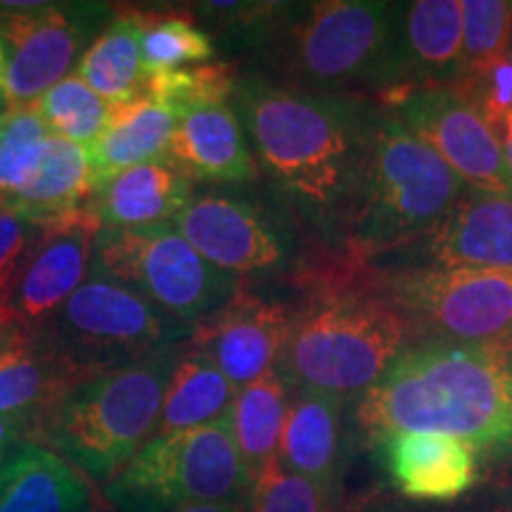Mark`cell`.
Instances as JSON below:
<instances>
[{
	"instance_id": "obj_1",
	"label": "cell",
	"mask_w": 512,
	"mask_h": 512,
	"mask_svg": "<svg viewBox=\"0 0 512 512\" xmlns=\"http://www.w3.org/2000/svg\"><path fill=\"white\" fill-rule=\"evenodd\" d=\"M358 420L375 439L432 432L512 451V339L411 344L363 394Z\"/></svg>"
},
{
	"instance_id": "obj_2",
	"label": "cell",
	"mask_w": 512,
	"mask_h": 512,
	"mask_svg": "<svg viewBox=\"0 0 512 512\" xmlns=\"http://www.w3.org/2000/svg\"><path fill=\"white\" fill-rule=\"evenodd\" d=\"M233 110L268 174L316 214L354 207L373 117L342 93L290 88L264 76L235 79Z\"/></svg>"
},
{
	"instance_id": "obj_3",
	"label": "cell",
	"mask_w": 512,
	"mask_h": 512,
	"mask_svg": "<svg viewBox=\"0 0 512 512\" xmlns=\"http://www.w3.org/2000/svg\"><path fill=\"white\" fill-rule=\"evenodd\" d=\"M399 5L377 0L275 5L245 27L280 83L313 93L349 86L392 88Z\"/></svg>"
},
{
	"instance_id": "obj_4",
	"label": "cell",
	"mask_w": 512,
	"mask_h": 512,
	"mask_svg": "<svg viewBox=\"0 0 512 512\" xmlns=\"http://www.w3.org/2000/svg\"><path fill=\"white\" fill-rule=\"evenodd\" d=\"M183 347L76 382L36 422L34 441L105 484L155 437L166 384Z\"/></svg>"
},
{
	"instance_id": "obj_5",
	"label": "cell",
	"mask_w": 512,
	"mask_h": 512,
	"mask_svg": "<svg viewBox=\"0 0 512 512\" xmlns=\"http://www.w3.org/2000/svg\"><path fill=\"white\" fill-rule=\"evenodd\" d=\"M465 192L456 171L399 117H373L361 183L349 211L351 249L373 256L432 235Z\"/></svg>"
},
{
	"instance_id": "obj_6",
	"label": "cell",
	"mask_w": 512,
	"mask_h": 512,
	"mask_svg": "<svg viewBox=\"0 0 512 512\" xmlns=\"http://www.w3.org/2000/svg\"><path fill=\"white\" fill-rule=\"evenodd\" d=\"M411 337L408 320L382 294H325L294 316L275 370L292 392L366 394Z\"/></svg>"
},
{
	"instance_id": "obj_7",
	"label": "cell",
	"mask_w": 512,
	"mask_h": 512,
	"mask_svg": "<svg viewBox=\"0 0 512 512\" xmlns=\"http://www.w3.org/2000/svg\"><path fill=\"white\" fill-rule=\"evenodd\" d=\"M254 477L230 418L152 437L100 486L114 512H176L200 503H249Z\"/></svg>"
},
{
	"instance_id": "obj_8",
	"label": "cell",
	"mask_w": 512,
	"mask_h": 512,
	"mask_svg": "<svg viewBox=\"0 0 512 512\" xmlns=\"http://www.w3.org/2000/svg\"><path fill=\"white\" fill-rule=\"evenodd\" d=\"M91 273L131 287L190 328L221 311L242 285L171 226L100 228Z\"/></svg>"
},
{
	"instance_id": "obj_9",
	"label": "cell",
	"mask_w": 512,
	"mask_h": 512,
	"mask_svg": "<svg viewBox=\"0 0 512 512\" xmlns=\"http://www.w3.org/2000/svg\"><path fill=\"white\" fill-rule=\"evenodd\" d=\"M43 330L88 373L183 347L192 332L143 294L93 273Z\"/></svg>"
},
{
	"instance_id": "obj_10",
	"label": "cell",
	"mask_w": 512,
	"mask_h": 512,
	"mask_svg": "<svg viewBox=\"0 0 512 512\" xmlns=\"http://www.w3.org/2000/svg\"><path fill=\"white\" fill-rule=\"evenodd\" d=\"M380 294L408 320L413 335L465 344L512 339V271L408 268L387 275Z\"/></svg>"
},
{
	"instance_id": "obj_11",
	"label": "cell",
	"mask_w": 512,
	"mask_h": 512,
	"mask_svg": "<svg viewBox=\"0 0 512 512\" xmlns=\"http://www.w3.org/2000/svg\"><path fill=\"white\" fill-rule=\"evenodd\" d=\"M114 17L102 3H0L5 50L3 105L10 112L31 105L67 79L81 50Z\"/></svg>"
},
{
	"instance_id": "obj_12",
	"label": "cell",
	"mask_w": 512,
	"mask_h": 512,
	"mask_svg": "<svg viewBox=\"0 0 512 512\" xmlns=\"http://www.w3.org/2000/svg\"><path fill=\"white\" fill-rule=\"evenodd\" d=\"M396 117L425 140L467 188L501 190L512 185V171L494 128L456 83L401 93Z\"/></svg>"
},
{
	"instance_id": "obj_13",
	"label": "cell",
	"mask_w": 512,
	"mask_h": 512,
	"mask_svg": "<svg viewBox=\"0 0 512 512\" xmlns=\"http://www.w3.org/2000/svg\"><path fill=\"white\" fill-rule=\"evenodd\" d=\"M292 320L287 306L240 290L192 328L185 347L207 356L235 389H242L278 368Z\"/></svg>"
},
{
	"instance_id": "obj_14",
	"label": "cell",
	"mask_w": 512,
	"mask_h": 512,
	"mask_svg": "<svg viewBox=\"0 0 512 512\" xmlns=\"http://www.w3.org/2000/svg\"><path fill=\"white\" fill-rule=\"evenodd\" d=\"M174 228L209 264L233 275L271 271L285 261V245L259 207L221 192L190 197Z\"/></svg>"
},
{
	"instance_id": "obj_15",
	"label": "cell",
	"mask_w": 512,
	"mask_h": 512,
	"mask_svg": "<svg viewBox=\"0 0 512 512\" xmlns=\"http://www.w3.org/2000/svg\"><path fill=\"white\" fill-rule=\"evenodd\" d=\"M100 228L88 204L43 228L8 304L24 325L31 330L46 328L64 302L86 283Z\"/></svg>"
},
{
	"instance_id": "obj_16",
	"label": "cell",
	"mask_w": 512,
	"mask_h": 512,
	"mask_svg": "<svg viewBox=\"0 0 512 512\" xmlns=\"http://www.w3.org/2000/svg\"><path fill=\"white\" fill-rule=\"evenodd\" d=\"M463 72L460 0L401 3L396 17L392 88L458 83Z\"/></svg>"
},
{
	"instance_id": "obj_17",
	"label": "cell",
	"mask_w": 512,
	"mask_h": 512,
	"mask_svg": "<svg viewBox=\"0 0 512 512\" xmlns=\"http://www.w3.org/2000/svg\"><path fill=\"white\" fill-rule=\"evenodd\" d=\"M93 373L83 370L46 330H29L0 354V415L36 422L76 382Z\"/></svg>"
},
{
	"instance_id": "obj_18",
	"label": "cell",
	"mask_w": 512,
	"mask_h": 512,
	"mask_svg": "<svg viewBox=\"0 0 512 512\" xmlns=\"http://www.w3.org/2000/svg\"><path fill=\"white\" fill-rule=\"evenodd\" d=\"M437 264L512 271V185L467 192L432 233Z\"/></svg>"
},
{
	"instance_id": "obj_19",
	"label": "cell",
	"mask_w": 512,
	"mask_h": 512,
	"mask_svg": "<svg viewBox=\"0 0 512 512\" xmlns=\"http://www.w3.org/2000/svg\"><path fill=\"white\" fill-rule=\"evenodd\" d=\"M169 157L192 181L245 183L256 176L245 128L228 100L197 102L183 110Z\"/></svg>"
},
{
	"instance_id": "obj_20",
	"label": "cell",
	"mask_w": 512,
	"mask_h": 512,
	"mask_svg": "<svg viewBox=\"0 0 512 512\" xmlns=\"http://www.w3.org/2000/svg\"><path fill=\"white\" fill-rule=\"evenodd\" d=\"M396 486L420 501H453L477 477L475 448L448 434L394 432L377 439Z\"/></svg>"
},
{
	"instance_id": "obj_21",
	"label": "cell",
	"mask_w": 512,
	"mask_h": 512,
	"mask_svg": "<svg viewBox=\"0 0 512 512\" xmlns=\"http://www.w3.org/2000/svg\"><path fill=\"white\" fill-rule=\"evenodd\" d=\"M178 114L150 93L110 105V119L100 138L88 147L91 162V197L114 176L131 166L169 157Z\"/></svg>"
},
{
	"instance_id": "obj_22",
	"label": "cell",
	"mask_w": 512,
	"mask_h": 512,
	"mask_svg": "<svg viewBox=\"0 0 512 512\" xmlns=\"http://www.w3.org/2000/svg\"><path fill=\"white\" fill-rule=\"evenodd\" d=\"M192 197V178L171 157L114 176L88 200L102 228H147L174 223Z\"/></svg>"
},
{
	"instance_id": "obj_23",
	"label": "cell",
	"mask_w": 512,
	"mask_h": 512,
	"mask_svg": "<svg viewBox=\"0 0 512 512\" xmlns=\"http://www.w3.org/2000/svg\"><path fill=\"white\" fill-rule=\"evenodd\" d=\"M93 489L67 460L34 439L0 458V512H91Z\"/></svg>"
},
{
	"instance_id": "obj_24",
	"label": "cell",
	"mask_w": 512,
	"mask_h": 512,
	"mask_svg": "<svg viewBox=\"0 0 512 512\" xmlns=\"http://www.w3.org/2000/svg\"><path fill=\"white\" fill-rule=\"evenodd\" d=\"M344 399L320 392H292L278 458L292 472L332 491L342 456Z\"/></svg>"
},
{
	"instance_id": "obj_25",
	"label": "cell",
	"mask_w": 512,
	"mask_h": 512,
	"mask_svg": "<svg viewBox=\"0 0 512 512\" xmlns=\"http://www.w3.org/2000/svg\"><path fill=\"white\" fill-rule=\"evenodd\" d=\"M91 200V162L88 150L72 140L50 136L43 162L27 188L0 202L41 228L83 209Z\"/></svg>"
},
{
	"instance_id": "obj_26",
	"label": "cell",
	"mask_w": 512,
	"mask_h": 512,
	"mask_svg": "<svg viewBox=\"0 0 512 512\" xmlns=\"http://www.w3.org/2000/svg\"><path fill=\"white\" fill-rule=\"evenodd\" d=\"M140 41H143V24L138 10H114V17L81 55L79 79L110 105L143 95L147 72Z\"/></svg>"
},
{
	"instance_id": "obj_27",
	"label": "cell",
	"mask_w": 512,
	"mask_h": 512,
	"mask_svg": "<svg viewBox=\"0 0 512 512\" xmlns=\"http://www.w3.org/2000/svg\"><path fill=\"white\" fill-rule=\"evenodd\" d=\"M235 394L238 389L207 356L183 347L166 384L155 437L195 430V427L226 418Z\"/></svg>"
},
{
	"instance_id": "obj_28",
	"label": "cell",
	"mask_w": 512,
	"mask_h": 512,
	"mask_svg": "<svg viewBox=\"0 0 512 512\" xmlns=\"http://www.w3.org/2000/svg\"><path fill=\"white\" fill-rule=\"evenodd\" d=\"M290 396L292 389L278 370H271L235 394L228 413L230 430L252 477L278 456L287 411H290Z\"/></svg>"
},
{
	"instance_id": "obj_29",
	"label": "cell",
	"mask_w": 512,
	"mask_h": 512,
	"mask_svg": "<svg viewBox=\"0 0 512 512\" xmlns=\"http://www.w3.org/2000/svg\"><path fill=\"white\" fill-rule=\"evenodd\" d=\"M31 110L46 121L50 133L83 145L86 150L100 138L110 119V102L88 88L79 74H69L48 93H43L31 105Z\"/></svg>"
},
{
	"instance_id": "obj_30",
	"label": "cell",
	"mask_w": 512,
	"mask_h": 512,
	"mask_svg": "<svg viewBox=\"0 0 512 512\" xmlns=\"http://www.w3.org/2000/svg\"><path fill=\"white\" fill-rule=\"evenodd\" d=\"M136 10L143 24L140 53H143L147 76L174 72V69H183L185 64L204 62L214 55V43L207 31L192 24L185 15Z\"/></svg>"
},
{
	"instance_id": "obj_31",
	"label": "cell",
	"mask_w": 512,
	"mask_h": 512,
	"mask_svg": "<svg viewBox=\"0 0 512 512\" xmlns=\"http://www.w3.org/2000/svg\"><path fill=\"white\" fill-rule=\"evenodd\" d=\"M463 17V72L458 86L475 83L510 53V3L460 0Z\"/></svg>"
},
{
	"instance_id": "obj_32",
	"label": "cell",
	"mask_w": 512,
	"mask_h": 512,
	"mask_svg": "<svg viewBox=\"0 0 512 512\" xmlns=\"http://www.w3.org/2000/svg\"><path fill=\"white\" fill-rule=\"evenodd\" d=\"M53 133L34 110L8 112L0 133V202L27 188L43 162L46 143Z\"/></svg>"
},
{
	"instance_id": "obj_33",
	"label": "cell",
	"mask_w": 512,
	"mask_h": 512,
	"mask_svg": "<svg viewBox=\"0 0 512 512\" xmlns=\"http://www.w3.org/2000/svg\"><path fill=\"white\" fill-rule=\"evenodd\" d=\"M332 491L292 472L275 456L254 477L249 512H330Z\"/></svg>"
},
{
	"instance_id": "obj_34",
	"label": "cell",
	"mask_w": 512,
	"mask_h": 512,
	"mask_svg": "<svg viewBox=\"0 0 512 512\" xmlns=\"http://www.w3.org/2000/svg\"><path fill=\"white\" fill-rule=\"evenodd\" d=\"M43 228L0 204V306H8Z\"/></svg>"
},
{
	"instance_id": "obj_35",
	"label": "cell",
	"mask_w": 512,
	"mask_h": 512,
	"mask_svg": "<svg viewBox=\"0 0 512 512\" xmlns=\"http://www.w3.org/2000/svg\"><path fill=\"white\" fill-rule=\"evenodd\" d=\"M27 439H34V425L29 420L0 415V458Z\"/></svg>"
},
{
	"instance_id": "obj_36",
	"label": "cell",
	"mask_w": 512,
	"mask_h": 512,
	"mask_svg": "<svg viewBox=\"0 0 512 512\" xmlns=\"http://www.w3.org/2000/svg\"><path fill=\"white\" fill-rule=\"evenodd\" d=\"M31 328L8 306H0V354L10 349L17 339H22Z\"/></svg>"
},
{
	"instance_id": "obj_37",
	"label": "cell",
	"mask_w": 512,
	"mask_h": 512,
	"mask_svg": "<svg viewBox=\"0 0 512 512\" xmlns=\"http://www.w3.org/2000/svg\"><path fill=\"white\" fill-rule=\"evenodd\" d=\"M491 128H494V133L498 136V143H501L505 162H508L510 171H512V112L508 114V117H503L501 121H496Z\"/></svg>"
},
{
	"instance_id": "obj_38",
	"label": "cell",
	"mask_w": 512,
	"mask_h": 512,
	"mask_svg": "<svg viewBox=\"0 0 512 512\" xmlns=\"http://www.w3.org/2000/svg\"><path fill=\"white\" fill-rule=\"evenodd\" d=\"M176 512H247L245 505L240 503H200V505H188Z\"/></svg>"
},
{
	"instance_id": "obj_39",
	"label": "cell",
	"mask_w": 512,
	"mask_h": 512,
	"mask_svg": "<svg viewBox=\"0 0 512 512\" xmlns=\"http://www.w3.org/2000/svg\"><path fill=\"white\" fill-rule=\"evenodd\" d=\"M91 512H114V508L110 503L105 501L100 494V489H93V505H91Z\"/></svg>"
},
{
	"instance_id": "obj_40",
	"label": "cell",
	"mask_w": 512,
	"mask_h": 512,
	"mask_svg": "<svg viewBox=\"0 0 512 512\" xmlns=\"http://www.w3.org/2000/svg\"><path fill=\"white\" fill-rule=\"evenodd\" d=\"M5 50H3V41H0V100H3V81H5Z\"/></svg>"
},
{
	"instance_id": "obj_41",
	"label": "cell",
	"mask_w": 512,
	"mask_h": 512,
	"mask_svg": "<svg viewBox=\"0 0 512 512\" xmlns=\"http://www.w3.org/2000/svg\"><path fill=\"white\" fill-rule=\"evenodd\" d=\"M8 107H0V133H3V126H5V121H8Z\"/></svg>"
},
{
	"instance_id": "obj_42",
	"label": "cell",
	"mask_w": 512,
	"mask_h": 512,
	"mask_svg": "<svg viewBox=\"0 0 512 512\" xmlns=\"http://www.w3.org/2000/svg\"><path fill=\"white\" fill-rule=\"evenodd\" d=\"M510 50H512V3H510Z\"/></svg>"
},
{
	"instance_id": "obj_43",
	"label": "cell",
	"mask_w": 512,
	"mask_h": 512,
	"mask_svg": "<svg viewBox=\"0 0 512 512\" xmlns=\"http://www.w3.org/2000/svg\"><path fill=\"white\" fill-rule=\"evenodd\" d=\"M0 107H5V105H3V100H0Z\"/></svg>"
}]
</instances>
